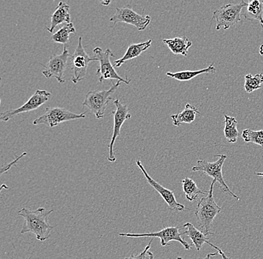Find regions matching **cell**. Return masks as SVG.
<instances>
[{
    "mask_svg": "<svg viewBox=\"0 0 263 259\" xmlns=\"http://www.w3.org/2000/svg\"><path fill=\"white\" fill-rule=\"evenodd\" d=\"M53 209L47 210L44 208H39L35 211H32L23 208L18 211V215L24 217V223L23 225L21 234H34L36 238L40 242H44L50 237V232L54 229L53 226L49 225L48 217Z\"/></svg>",
    "mask_w": 263,
    "mask_h": 259,
    "instance_id": "cell-1",
    "label": "cell"
},
{
    "mask_svg": "<svg viewBox=\"0 0 263 259\" xmlns=\"http://www.w3.org/2000/svg\"><path fill=\"white\" fill-rule=\"evenodd\" d=\"M216 182L213 180L210 186L208 194L205 197L201 198L197 204L195 210V216L197 218V225L200 230L205 235L214 234L211 232V228L215 217L221 211V208L217 204L213 196V188Z\"/></svg>",
    "mask_w": 263,
    "mask_h": 259,
    "instance_id": "cell-2",
    "label": "cell"
},
{
    "mask_svg": "<svg viewBox=\"0 0 263 259\" xmlns=\"http://www.w3.org/2000/svg\"><path fill=\"white\" fill-rule=\"evenodd\" d=\"M121 82L117 81L112 83L111 88L108 90L103 91H91L85 95L82 106L88 108L92 114H95L97 119L104 117L105 111L110 101H113L112 96L118 87L121 85Z\"/></svg>",
    "mask_w": 263,
    "mask_h": 259,
    "instance_id": "cell-3",
    "label": "cell"
},
{
    "mask_svg": "<svg viewBox=\"0 0 263 259\" xmlns=\"http://www.w3.org/2000/svg\"><path fill=\"white\" fill-rule=\"evenodd\" d=\"M215 156L218 157V159L215 162H210L204 160L197 161L196 165L192 167V171L201 172V173H204L207 176L212 177L213 180L219 183L221 192L228 193L235 198L236 201H239L240 198L230 189L229 187L225 183L223 173H222L223 164L228 156L226 155H218Z\"/></svg>",
    "mask_w": 263,
    "mask_h": 259,
    "instance_id": "cell-4",
    "label": "cell"
},
{
    "mask_svg": "<svg viewBox=\"0 0 263 259\" xmlns=\"http://www.w3.org/2000/svg\"><path fill=\"white\" fill-rule=\"evenodd\" d=\"M248 3L241 1L237 4L231 3V4L225 5L219 9L215 10L213 12V19L216 21V30L223 29V30H228L230 27L236 26L238 22L241 21V12L243 8L247 7Z\"/></svg>",
    "mask_w": 263,
    "mask_h": 259,
    "instance_id": "cell-5",
    "label": "cell"
},
{
    "mask_svg": "<svg viewBox=\"0 0 263 259\" xmlns=\"http://www.w3.org/2000/svg\"><path fill=\"white\" fill-rule=\"evenodd\" d=\"M95 58L98 62H100V67L97 71V75L99 77V81L103 83L105 80L110 79L111 82L113 80L121 82V83L129 85L131 79L122 78L120 76L115 70L114 66L111 64L110 58L111 57H115V55L109 49L103 51L100 47H96L93 50Z\"/></svg>",
    "mask_w": 263,
    "mask_h": 259,
    "instance_id": "cell-6",
    "label": "cell"
},
{
    "mask_svg": "<svg viewBox=\"0 0 263 259\" xmlns=\"http://www.w3.org/2000/svg\"><path fill=\"white\" fill-rule=\"evenodd\" d=\"M86 117L85 113L71 112L69 110L60 107H47L44 111V114L36 118L33 121L34 125H41L44 124L50 128L55 127L62 123L67 121H74V119H82Z\"/></svg>",
    "mask_w": 263,
    "mask_h": 259,
    "instance_id": "cell-7",
    "label": "cell"
},
{
    "mask_svg": "<svg viewBox=\"0 0 263 259\" xmlns=\"http://www.w3.org/2000/svg\"><path fill=\"white\" fill-rule=\"evenodd\" d=\"M71 69L73 72L71 82L77 84L85 79L88 73V65L91 62H98L95 57H90L84 49L82 37H79L78 45L71 57Z\"/></svg>",
    "mask_w": 263,
    "mask_h": 259,
    "instance_id": "cell-8",
    "label": "cell"
},
{
    "mask_svg": "<svg viewBox=\"0 0 263 259\" xmlns=\"http://www.w3.org/2000/svg\"><path fill=\"white\" fill-rule=\"evenodd\" d=\"M109 21L114 26L118 23H124L135 26L138 31H144L151 23V17L149 15H141L136 13L130 6H126L116 8V12L110 18Z\"/></svg>",
    "mask_w": 263,
    "mask_h": 259,
    "instance_id": "cell-9",
    "label": "cell"
},
{
    "mask_svg": "<svg viewBox=\"0 0 263 259\" xmlns=\"http://www.w3.org/2000/svg\"><path fill=\"white\" fill-rule=\"evenodd\" d=\"M51 96H52L51 93L46 90H37L34 94L29 98V101L21 107L17 108V109H9L4 112H2L0 119L1 121L7 122L19 114L30 112V111L37 109L44 103H47L50 99Z\"/></svg>",
    "mask_w": 263,
    "mask_h": 259,
    "instance_id": "cell-10",
    "label": "cell"
},
{
    "mask_svg": "<svg viewBox=\"0 0 263 259\" xmlns=\"http://www.w3.org/2000/svg\"><path fill=\"white\" fill-rule=\"evenodd\" d=\"M180 227H178V226L166 227L156 232H149V233H119V236L127 237H158V238L160 239V244L162 247H166V246L168 245L171 242H178L183 246L185 250H189L191 249V244H189V243H187L182 238V235H183V234L180 233Z\"/></svg>",
    "mask_w": 263,
    "mask_h": 259,
    "instance_id": "cell-11",
    "label": "cell"
},
{
    "mask_svg": "<svg viewBox=\"0 0 263 259\" xmlns=\"http://www.w3.org/2000/svg\"><path fill=\"white\" fill-rule=\"evenodd\" d=\"M70 57H71L70 52L67 50L66 45H64V50L62 54L60 55L53 54L49 58L47 65H41L44 67L42 74L47 78L53 77L59 84L65 83L64 74H65L66 67H67V60Z\"/></svg>",
    "mask_w": 263,
    "mask_h": 259,
    "instance_id": "cell-12",
    "label": "cell"
},
{
    "mask_svg": "<svg viewBox=\"0 0 263 259\" xmlns=\"http://www.w3.org/2000/svg\"><path fill=\"white\" fill-rule=\"evenodd\" d=\"M114 104L116 110L111 112L114 117V129H113L112 136H111V142L108 144V160L110 162H115L116 161L114 153L115 143L116 139L121 134V129L125 121L130 119L131 114L129 113V109L127 105L123 104L121 101L116 99L114 101Z\"/></svg>",
    "mask_w": 263,
    "mask_h": 259,
    "instance_id": "cell-13",
    "label": "cell"
},
{
    "mask_svg": "<svg viewBox=\"0 0 263 259\" xmlns=\"http://www.w3.org/2000/svg\"><path fill=\"white\" fill-rule=\"evenodd\" d=\"M136 165H137L138 167H139L140 170L142 171V173H144L148 184L151 185V187H153V188L160 194V196L163 198L164 201L167 203L169 209H170L171 211H176V212H180V211L186 209V208H185L184 205L181 204V203H179L177 201L175 195H174L172 191L164 188V187L159 184V183H158L152 177L148 174L147 170H146L145 168L143 166L139 159L136 161Z\"/></svg>",
    "mask_w": 263,
    "mask_h": 259,
    "instance_id": "cell-14",
    "label": "cell"
},
{
    "mask_svg": "<svg viewBox=\"0 0 263 259\" xmlns=\"http://www.w3.org/2000/svg\"><path fill=\"white\" fill-rule=\"evenodd\" d=\"M70 23V6L64 2H60L51 17L50 27L47 28V30L50 33H52L57 26Z\"/></svg>",
    "mask_w": 263,
    "mask_h": 259,
    "instance_id": "cell-15",
    "label": "cell"
},
{
    "mask_svg": "<svg viewBox=\"0 0 263 259\" xmlns=\"http://www.w3.org/2000/svg\"><path fill=\"white\" fill-rule=\"evenodd\" d=\"M151 44H152L151 39L146 42L131 44L128 47L127 50L126 51L122 58L115 61L114 62L115 66L116 67H121L125 62L132 60V59L138 58L143 52H145L148 48L151 47Z\"/></svg>",
    "mask_w": 263,
    "mask_h": 259,
    "instance_id": "cell-16",
    "label": "cell"
},
{
    "mask_svg": "<svg viewBox=\"0 0 263 259\" xmlns=\"http://www.w3.org/2000/svg\"><path fill=\"white\" fill-rule=\"evenodd\" d=\"M163 43L167 46L169 50L174 55H181L186 57L189 50L192 47V41L189 40L187 36L183 37H174V38L164 39Z\"/></svg>",
    "mask_w": 263,
    "mask_h": 259,
    "instance_id": "cell-17",
    "label": "cell"
},
{
    "mask_svg": "<svg viewBox=\"0 0 263 259\" xmlns=\"http://www.w3.org/2000/svg\"><path fill=\"white\" fill-rule=\"evenodd\" d=\"M197 114L200 115V112L195 106L187 103L185 109L182 112L171 116L173 124L175 126H180L182 124H190L194 122Z\"/></svg>",
    "mask_w": 263,
    "mask_h": 259,
    "instance_id": "cell-18",
    "label": "cell"
},
{
    "mask_svg": "<svg viewBox=\"0 0 263 259\" xmlns=\"http://www.w3.org/2000/svg\"><path fill=\"white\" fill-rule=\"evenodd\" d=\"M182 228L185 229V232H183V235L186 236L189 238L191 239L192 244L195 246L197 251H200L203 247V244L205 243L209 242V237L204 233L199 231L196 227L193 226V224L191 223H186L184 224Z\"/></svg>",
    "mask_w": 263,
    "mask_h": 259,
    "instance_id": "cell-19",
    "label": "cell"
},
{
    "mask_svg": "<svg viewBox=\"0 0 263 259\" xmlns=\"http://www.w3.org/2000/svg\"><path fill=\"white\" fill-rule=\"evenodd\" d=\"M215 72H216V68L214 66V63H213L206 68L201 69V70H185V71L176 72V73L167 72L166 75L170 78L178 80V81L188 82L197 75L203 74V73H215Z\"/></svg>",
    "mask_w": 263,
    "mask_h": 259,
    "instance_id": "cell-20",
    "label": "cell"
},
{
    "mask_svg": "<svg viewBox=\"0 0 263 259\" xmlns=\"http://www.w3.org/2000/svg\"><path fill=\"white\" fill-rule=\"evenodd\" d=\"M248 21H256L263 28V0L248 2L246 12L242 14Z\"/></svg>",
    "mask_w": 263,
    "mask_h": 259,
    "instance_id": "cell-21",
    "label": "cell"
},
{
    "mask_svg": "<svg viewBox=\"0 0 263 259\" xmlns=\"http://www.w3.org/2000/svg\"><path fill=\"white\" fill-rule=\"evenodd\" d=\"M185 197L189 201H195L200 194H208L209 191H203L197 187L196 183L190 178H185L181 181Z\"/></svg>",
    "mask_w": 263,
    "mask_h": 259,
    "instance_id": "cell-22",
    "label": "cell"
},
{
    "mask_svg": "<svg viewBox=\"0 0 263 259\" xmlns=\"http://www.w3.org/2000/svg\"><path fill=\"white\" fill-rule=\"evenodd\" d=\"M224 137L226 140L230 144H235L237 142L238 137L240 134L237 129V121L236 118L224 115Z\"/></svg>",
    "mask_w": 263,
    "mask_h": 259,
    "instance_id": "cell-23",
    "label": "cell"
},
{
    "mask_svg": "<svg viewBox=\"0 0 263 259\" xmlns=\"http://www.w3.org/2000/svg\"><path fill=\"white\" fill-rule=\"evenodd\" d=\"M75 32L76 29L73 23L66 24L62 27H61L55 33L52 34L51 38L54 43L66 45L70 42V34H74Z\"/></svg>",
    "mask_w": 263,
    "mask_h": 259,
    "instance_id": "cell-24",
    "label": "cell"
},
{
    "mask_svg": "<svg viewBox=\"0 0 263 259\" xmlns=\"http://www.w3.org/2000/svg\"><path fill=\"white\" fill-rule=\"evenodd\" d=\"M245 78H246L245 90H246L247 93H252L262 88L263 83L262 73L255 75L248 74L246 75Z\"/></svg>",
    "mask_w": 263,
    "mask_h": 259,
    "instance_id": "cell-25",
    "label": "cell"
},
{
    "mask_svg": "<svg viewBox=\"0 0 263 259\" xmlns=\"http://www.w3.org/2000/svg\"><path fill=\"white\" fill-rule=\"evenodd\" d=\"M241 137L246 143H253L263 147V130L255 131L247 129L241 133Z\"/></svg>",
    "mask_w": 263,
    "mask_h": 259,
    "instance_id": "cell-26",
    "label": "cell"
},
{
    "mask_svg": "<svg viewBox=\"0 0 263 259\" xmlns=\"http://www.w3.org/2000/svg\"><path fill=\"white\" fill-rule=\"evenodd\" d=\"M27 154V152H23L22 154H21L20 156L16 157L15 159H14V161H13L12 162H11V163L8 164V165H6V166H3L1 167V175H3V173H6V172H8V170H10V169L12 167V166H14V165H16V164L18 162H19L20 160H21V158H23V157H24L25 155Z\"/></svg>",
    "mask_w": 263,
    "mask_h": 259,
    "instance_id": "cell-27",
    "label": "cell"
},
{
    "mask_svg": "<svg viewBox=\"0 0 263 259\" xmlns=\"http://www.w3.org/2000/svg\"><path fill=\"white\" fill-rule=\"evenodd\" d=\"M153 239L149 242V244L145 247L144 250L141 252L139 255H135L134 254H132L130 257H127V258H125L124 259H146V254H147L148 251L151 249V245Z\"/></svg>",
    "mask_w": 263,
    "mask_h": 259,
    "instance_id": "cell-28",
    "label": "cell"
},
{
    "mask_svg": "<svg viewBox=\"0 0 263 259\" xmlns=\"http://www.w3.org/2000/svg\"><path fill=\"white\" fill-rule=\"evenodd\" d=\"M207 244H209V245L211 246L212 247H213L214 249H215V250L218 251V254H220L221 255V256L222 257V258L223 259H230L229 257L227 256L226 255H225L224 252H223V250H221V249L218 248V247H216V246L214 245L213 244H212V243H210V242H208L206 243Z\"/></svg>",
    "mask_w": 263,
    "mask_h": 259,
    "instance_id": "cell-29",
    "label": "cell"
},
{
    "mask_svg": "<svg viewBox=\"0 0 263 259\" xmlns=\"http://www.w3.org/2000/svg\"><path fill=\"white\" fill-rule=\"evenodd\" d=\"M217 254H218V252H215V253H209L207 254L206 256L205 257V258H200V259H211L212 257L215 256V255H217ZM177 259H185L184 258H182V257H177Z\"/></svg>",
    "mask_w": 263,
    "mask_h": 259,
    "instance_id": "cell-30",
    "label": "cell"
},
{
    "mask_svg": "<svg viewBox=\"0 0 263 259\" xmlns=\"http://www.w3.org/2000/svg\"><path fill=\"white\" fill-rule=\"evenodd\" d=\"M147 255H149V259H155V258H154V253H153L152 252H151V251H148Z\"/></svg>",
    "mask_w": 263,
    "mask_h": 259,
    "instance_id": "cell-31",
    "label": "cell"
},
{
    "mask_svg": "<svg viewBox=\"0 0 263 259\" xmlns=\"http://www.w3.org/2000/svg\"><path fill=\"white\" fill-rule=\"evenodd\" d=\"M100 3H102V4L104 5V6H108V5L110 4V3H111V1H100Z\"/></svg>",
    "mask_w": 263,
    "mask_h": 259,
    "instance_id": "cell-32",
    "label": "cell"
},
{
    "mask_svg": "<svg viewBox=\"0 0 263 259\" xmlns=\"http://www.w3.org/2000/svg\"><path fill=\"white\" fill-rule=\"evenodd\" d=\"M259 54H260L261 55H263V44L259 47Z\"/></svg>",
    "mask_w": 263,
    "mask_h": 259,
    "instance_id": "cell-33",
    "label": "cell"
},
{
    "mask_svg": "<svg viewBox=\"0 0 263 259\" xmlns=\"http://www.w3.org/2000/svg\"><path fill=\"white\" fill-rule=\"evenodd\" d=\"M256 176H263V173H255Z\"/></svg>",
    "mask_w": 263,
    "mask_h": 259,
    "instance_id": "cell-34",
    "label": "cell"
}]
</instances>
